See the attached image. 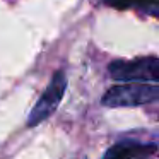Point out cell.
I'll return each instance as SVG.
<instances>
[{"mask_svg":"<svg viewBox=\"0 0 159 159\" xmlns=\"http://www.w3.org/2000/svg\"><path fill=\"white\" fill-rule=\"evenodd\" d=\"M110 7L120 9V11H125V9H132V7H152L154 9L157 5V0H104Z\"/></svg>","mask_w":159,"mask_h":159,"instance_id":"obj_5","label":"cell"},{"mask_svg":"<svg viewBox=\"0 0 159 159\" xmlns=\"http://www.w3.org/2000/svg\"><path fill=\"white\" fill-rule=\"evenodd\" d=\"M111 77L121 82L157 84L159 60L156 57H140L134 60H115L108 67Z\"/></svg>","mask_w":159,"mask_h":159,"instance_id":"obj_2","label":"cell"},{"mask_svg":"<svg viewBox=\"0 0 159 159\" xmlns=\"http://www.w3.org/2000/svg\"><path fill=\"white\" fill-rule=\"evenodd\" d=\"M156 144H140V142H132V140H123L116 142L104 152L103 159H137L144 156L154 154L156 152Z\"/></svg>","mask_w":159,"mask_h":159,"instance_id":"obj_4","label":"cell"},{"mask_svg":"<svg viewBox=\"0 0 159 159\" xmlns=\"http://www.w3.org/2000/svg\"><path fill=\"white\" fill-rule=\"evenodd\" d=\"M65 89H67V75L63 70H58L53 75V79L50 80L48 87L41 94L39 101L34 104V108L29 113V118H28L29 127H36V125H39L41 121H45L46 118H50L55 113L63 94H65Z\"/></svg>","mask_w":159,"mask_h":159,"instance_id":"obj_3","label":"cell"},{"mask_svg":"<svg viewBox=\"0 0 159 159\" xmlns=\"http://www.w3.org/2000/svg\"><path fill=\"white\" fill-rule=\"evenodd\" d=\"M159 99L157 84H118L103 94L101 103L108 108H130Z\"/></svg>","mask_w":159,"mask_h":159,"instance_id":"obj_1","label":"cell"}]
</instances>
